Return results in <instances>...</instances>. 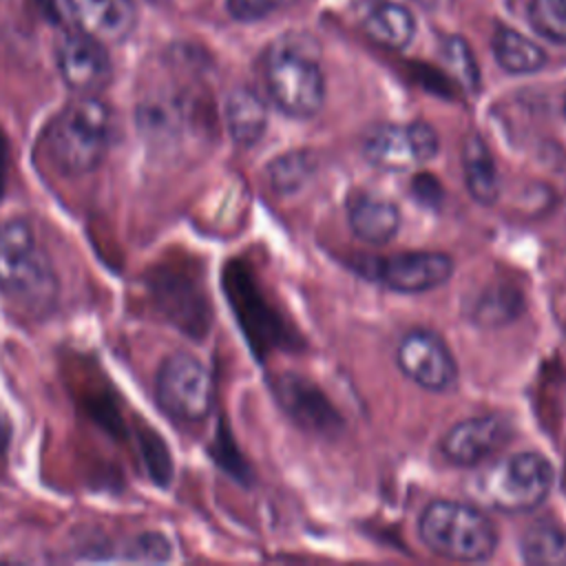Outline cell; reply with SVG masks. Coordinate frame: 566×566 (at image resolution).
Here are the masks:
<instances>
[{"label": "cell", "instance_id": "7402d4cb", "mask_svg": "<svg viewBox=\"0 0 566 566\" xmlns=\"http://www.w3.org/2000/svg\"><path fill=\"white\" fill-rule=\"evenodd\" d=\"M520 305H522L520 296L509 287L489 292L475 305V321L482 325H502L517 316Z\"/></svg>", "mask_w": 566, "mask_h": 566}, {"label": "cell", "instance_id": "484cf974", "mask_svg": "<svg viewBox=\"0 0 566 566\" xmlns=\"http://www.w3.org/2000/svg\"><path fill=\"white\" fill-rule=\"evenodd\" d=\"M564 115H566V97H564Z\"/></svg>", "mask_w": 566, "mask_h": 566}, {"label": "cell", "instance_id": "7a4b0ae2", "mask_svg": "<svg viewBox=\"0 0 566 566\" xmlns=\"http://www.w3.org/2000/svg\"><path fill=\"white\" fill-rule=\"evenodd\" d=\"M113 139V113L97 95H77L51 122L46 146L53 164L64 175L95 170Z\"/></svg>", "mask_w": 566, "mask_h": 566}, {"label": "cell", "instance_id": "52a82bcc", "mask_svg": "<svg viewBox=\"0 0 566 566\" xmlns=\"http://www.w3.org/2000/svg\"><path fill=\"white\" fill-rule=\"evenodd\" d=\"M438 153V135L424 122L380 124L363 142L365 159L382 170H409L431 161Z\"/></svg>", "mask_w": 566, "mask_h": 566}, {"label": "cell", "instance_id": "6da1fadb", "mask_svg": "<svg viewBox=\"0 0 566 566\" xmlns=\"http://www.w3.org/2000/svg\"><path fill=\"white\" fill-rule=\"evenodd\" d=\"M0 292L31 314H46L55 305L53 263L24 219L0 223Z\"/></svg>", "mask_w": 566, "mask_h": 566}, {"label": "cell", "instance_id": "d4e9b609", "mask_svg": "<svg viewBox=\"0 0 566 566\" xmlns=\"http://www.w3.org/2000/svg\"><path fill=\"white\" fill-rule=\"evenodd\" d=\"M416 2H418V4H422L424 9H431V11H433V9L444 7L449 0H416Z\"/></svg>", "mask_w": 566, "mask_h": 566}, {"label": "cell", "instance_id": "ffe728a7", "mask_svg": "<svg viewBox=\"0 0 566 566\" xmlns=\"http://www.w3.org/2000/svg\"><path fill=\"white\" fill-rule=\"evenodd\" d=\"M528 20L542 38L566 44V0H531Z\"/></svg>", "mask_w": 566, "mask_h": 566}, {"label": "cell", "instance_id": "8992f818", "mask_svg": "<svg viewBox=\"0 0 566 566\" xmlns=\"http://www.w3.org/2000/svg\"><path fill=\"white\" fill-rule=\"evenodd\" d=\"M161 409L184 422L203 420L212 407V376L192 354H170L157 371Z\"/></svg>", "mask_w": 566, "mask_h": 566}, {"label": "cell", "instance_id": "4fadbf2b", "mask_svg": "<svg viewBox=\"0 0 566 566\" xmlns=\"http://www.w3.org/2000/svg\"><path fill=\"white\" fill-rule=\"evenodd\" d=\"M354 11L363 31L387 49H405L416 33L413 15L398 2L358 0Z\"/></svg>", "mask_w": 566, "mask_h": 566}, {"label": "cell", "instance_id": "5bb4252c", "mask_svg": "<svg viewBox=\"0 0 566 566\" xmlns=\"http://www.w3.org/2000/svg\"><path fill=\"white\" fill-rule=\"evenodd\" d=\"M349 228L354 234L371 245H382L396 237L400 228V210L387 199L360 195L349 203Z\"/></svg>", "mask_w": 566, "mask_h": 566}, {"label": "cell", "instance_id": "30bf717a", "mask_svg": "<svg viewBox=\"0 0 566 566\" xmlns=\"http://www.w3.org/2000/svg\"><path fill=\"white\" fill-rule=\"evenodd\" d=\"M369 276L396 292H427L453 274V261L444 252H400L371 261Z\"/></svg>", "mask_w": 566, "mask_h": 566}, {"label": "cell", "instance_id": "ba28073f", "mask_svg": "<svg viewBox=\"0 0 566 566\" xmlns=\"http://www.w3.org/2000/svg\"><path fill=\"white\" fill-rule=\"evenodd\" d=\"M396 363L407 378L429 391H444L453 387L458 378L453 354L447 343L429 329L409 332L396 349Z\"/></svg>", "mask_w": 566, "mask_h": 566}, {"label": "cell", "instance_id": "2e32d148", "mask_svg": "<svg viewBox=\"0 0 566 566\" xmlns=\"http://www.w3.org/2000/svg\"><path fill=\"white\" fill-rule=\"evenodd\" d=\"M462 168L467 190L478 203H493L500 197V175L491 150L480 135H469L462 148Z\"/></svg>", "mask_w": 566, "mask_h": 566}, {"label": "cell", "instance_id": "9c48e42d", "mask_svg": "<svg viewBox=\"0 0 566 566\" xmlns=\"http://www.w3.org/2000/svg\"><path fill=\"white\" fill-rule=\"evenodd\" d=\"M55 62L64 84L77 95H95L111 80L106 44L80 29L60 38L55 46Z\"/></svg>", "mask_w": 566, "mask_h": 566}, {"label": "cell", "instance_id": "9a60e30c", "mask_svg": "<svg viewBox=\"0 0 566 566\" xmlns=\"http://www.w3.org/2000/svg\"><path fill=\"white\" fill-rule=\"evenodd\" d=\"M226 124L239 146H254L268 126V108L250 88H234L226 99Z\"/></svg>", "mask_w": 566, "mask_h": 566}, {"label": "cell", "instance_id": "8fae6325", "mask_svg": "<svg viewBox=\"0 0 566 566\" xmlns=\"http://www.w3.org/2000/svg\"><path fill=\"white\" fill-rule=\"evenodd\" d=\"M75 29L113 44L126 40L137 24L133 0H64Z\"/></svg>", "mask_w": 566, "mask_h": 566}, {"label": "cell", "instance_id": "cb8c5ba5", "mask_svg": "<svg viewBox=\"0 0 566 566\" xmlns=\"http://www.w3.org/2000/svg\"><path fill=\"white\" fill-rule=\"evenodd\" d=\"M144 444V453H146V460H148V467H150V473L155 475L157 482L166 484L168 478H170V458H168V451L166 447L161 444V440L157 436L150 433V440H142Z\"/></svg>", "mask_w": 566, "mask_h": 566}, {"label": "cell", "instance_id": "ac0fdd59", "mask_svg": "<svg viewBox=\"0 0 566 566\" xmlns=\"http://www.w3.org/2000/svg\"><path fill=\"white\" fill-rule=\"evenodd\" d=\"M520 551L526 564L562 566L566 564V533L555 524L537 522L524 533Z\"/></svg>", "mask_w": 566, "mask_h": 566}, {"label": "cell", "instance_id": "44dd1931", "mask_svg": "<svg viewBox=\"0 0 566 566\" xmlns=\"http://www.w3.org/2000/svg\"><path fill=\"white\" fill-rule=\"evenodd\" d=\"M442 57H444L449 71L458 77V82L464 88H471V91L478 88V84H480L478 64H475V57H473L469 44L462 38H458V35L447 38L442 44Z\"/></svg>", "mask_w": 566, "mask_h": 566}, {"label": "cell", "instance_id": "277c9868", "mask_svg": "<svg viewBox=\"0 0 566 566\" xmlns=\"http://www.w3.org/2000/svg\"><path fill=\"white\" fill-rule=\"evenodd\" d=\"M418 533L429 551L455 562H482L497 544L493 522L478 506L453 500L431 502L420 515Z\"/></svg>", "mask_w": 566, "mask_h": 566}, {"label": "cell", "instance_id": "d6986e66", "mask_svg": "<svg viewBox=\"0 0 566 566\" xmlns=\"http://www.w3.org/2000/svg\"><path fill=\"white\" fill-rule=\"evenodd\" d=\"M314 172V159L305 150L287 153L279 159H274L268 168V177L272 188L279 195H294L298 192Z\"/></svg>", "mask_w": 566, "mask_h": 566}, {"label": "cell", "instance_id": "e0dca14e", "mask_svg": "<svg viewBox=\"0 0 566 566\" xmlns=\"http://www.w3.org/2000/svg\"><path fill=\"white\" fill-rule=\"evenodd\" d=\"M493 55L509 73H535L546 62V53L511 27H497L493 33Z\"/></svg>", "mask_w": 566, "mask_h": 566}, {"label": "cell", "instance_id": "603a6c76", "mask_svg": "<svg viewBox=\"0 0 566 566\" xmlns=\"http://www.w3.org/2000/svg\"><path fill=\"white\" fill-rule=\"evenodd\" d=\"M296 0H226V7L232 18L243 22L263 20L281 9L292 7Z\"/></svg>", "mask_w": 566, "mask_h": 566}, {"label": "cell", "instance_id": "5b68a950", "mask_svg": "<svg viewBox=\"0 0 566 566\" xmlns=\"http://www.w3.org/2000/svg\"><path fill=\"white\" fill-rule=\"evenodd\" d=\"M553 464L535 453H515L493 464L482 478L484 500L504 513H524L537 509L553 486Z\"/></svg>", "mask_w": 566, "mask_h": 566}, {"label": "cell", "instance_id": "7c38bea8", "mask_svg": "<svg viewBox=\"0 0 566 566\" xmlns=\"http://www.w3.org/2000/svg\"><path fill=\"white\" fill-rule=\"evenodd\" d=\"M509 433V424L497 416H478L458 422L442 438V453L462 467L478 464L495 453Z\"/></svg>", "mask_w": 566, "mask_h": 566}, {"label": "cell", "instance_id": "3957f363", "mask_svg": "<svg viewBox=\"0 0 566 566\" xmlns=\"http://www.w3.org/2000/svg\"><path fill=\"white\" fill-rule=\"evenodd\" d=\"M265 82L274 104L290 117H314L325 102V77L316 42L287 33L272 42L265 55Z\"/></svg>", "mask_w": 566, "mask_h": 566}]
</instances>
